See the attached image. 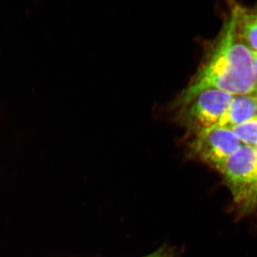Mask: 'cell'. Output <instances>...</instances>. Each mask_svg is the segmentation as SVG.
Returning <instances> with one entry per match:
<instances>
[{
  "label": "cell",
  "instance_id": "cell-1",
  "mask_svg": "<svg viewBox=\"0 0 257 257\" xmlns=\"http://www.w3.org/2000/svg\"><path fill=\"white\" fill-rule=\"evenodd\" d=\"M207 89H219L232 95L257 92L252 52L236 36L230 13L220 33L208 45L197 72L172 107L184 104Z\"/></svg>",
  "mask_w": 257,
  "mask_h": 257
},
{
  "label": "cell",
  "instance_id": "cell-2",
  "mask_svg": "<svg viewBox=\"0 0 257 257\" xmlns=\"http://www.w3.org/2000/svg\"><path fill=\"white\" fill-rule=\"evenodd\" d=\"M233 96L219 89H205L184 104L172 107L174 118L187 130V134L215 127L227 110Z\"/></svg>",
  "mask_w": 257,
  "mask_h": 257
},
{
  "label": "cell",
  "instance_id": "cell-3",
  "mask_svg": "<svg viewBox=\"0 0 257 257\" xmlns=\"http://www.w3.org/2000/svg\"><path fill=\"white\" fill-rule=\"evenodd\" d=\"M241 145L236 135L229 128H208L194 134H187V155L199 160L218 172L224 162Z\"/></svg>",
  "mask_w": 257,
  "mask_h": 257
},
{
  "label": "cell",
  "instance_id": "cell-4",
  "mask_svg": "<svg viewBox=\"0 0 257 257\" xmlns=\"http://www.w3.org/2000/svg\"><path fill=\"white\" fill-rule=\"evenodd\" d=\"M257 170L254 148L241 145L224 162L219 173L232 195L239 214L242 212L252 189Z\"/></svg>",
  "mask_w": 257,
  "mask_h": 257
},
{
  "label": "cell",
  "instance_id": "cell-5",
  "mask_svg": "<svg viewBox=\"0 0 257 257\" xmlns=\"http://www.w3.org/2000/svg\"><path fill=\"white\" fill-rule=\"evenodd\" d=\"M230 8L236 36L251 52H257V8H244L235 3Z\"/></svg>",
  "mask_w": 257,
  "mask_h": 257
},
{
  "label": "cell",
  "instance_id": "cell-6",
  "mask_svg": "<svg viewBox=\"0 0 257 257\" xmlns=\"http://www.w3.org/2000/svg\"><path fill=\"white\" fill-rule=\"evenodd\" d=\"M257 115V92L233 96L217 126L231 128Z\"/></svg>",
  "mask_w": 257,
  "mask_h": 257
},
{
  "label": "cell",
  "instance_id": "cell-7",
  "mask_svg": "<svg viewBox=\"0 0 257 257\" xmlns=\"http://www.w3.org/2000/svg\"><path fill=\"white\" fill-rule=\"evenodd\" d=\"M243 145L252 147L257 145V115L247 121L230 128Z\"/></svg>",
  "mask_w": 257,
  "mask_h": 257
},
{
  "label": "cell",
  "instance_id": "cell-8",
  "mask_svg": "<svg viewBox=\"0 0 257 257\" xmlns=\"http://www.w3.org/2000/svg\"><path fill=\"white\" fill-rule=\"evenodd\" d=\"M167 248V246H161V247L157 249L156 251H153V252L150 253V254H147L146 256L142 257H161L163 255Z\"/></svg>",
  "mask_w": 257,
  "mask_h": 257
},
{
  "label": "cell",
  "instance_id": "cell-9",
  "mask_svg": "<svg viewBox=\"0 0 257 257\" xmlns=\"http://www.w3.org/2000/svg\"><path fill=\"white\" fill-rule=\"evenodd\" d=\"M252 52L253 73H254L255 80L257 85V52Z\"/></svg>",
  "mask_w": 257,
  "mask_h": 257
},
{
  "label": "cell",
  "instance_id": "cell-10",
  "mask_svg": "<svg viewBox=\"0 0 257 257\" xmlns=\"http://www.w3.org/2000/svg\"><path fill=\"white\" fill-rule=\"evenodd\" d=\"M161 257H174V251L172 248H166L165 252Z\"/></svg>",
  "mask_w": 257,
  "mask_h": 257
}]
</instances>
